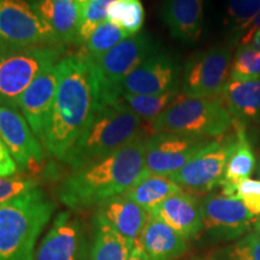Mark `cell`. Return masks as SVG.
Wrapping results in <instances>:
<instances>
[{"instance_id":"4fadbf2b","label":"cell","mask_w":260,"mask_h":260,"mask_svg":"<svg viewBox=\"0 0 260 260\" xmlns=\"http://www.w3.org/2000/svg\"><path fill=\"white\" fill-rule=\"evenodd\" d=\"M204 229L217 240H235L255 224V216L235 195L209 194L200 201Z\"/></svg>"},{"instance_id":"4316f807","label":"cell","mask_w":260,"mask_h":260,"mask_svg":"<svg viewBox=\"0 0 260 260\" xmlns=\"http://www.w3.org/2000/svg\"><path fill=\"white\" fill-rule=\"evenodd\" d=\"M107 21L118 25L129 35L138 34L145 22L141 0H113L107 10Z\"/></svg>"},{"instance_id":"d6986e66","label":"cell","mask_w":260,"mask_h":260,"mask_svg":"<svg viewBox=\"0 0 260 260\" xmlns=\"http://www.w3.org/2000/svg\"><path fill=\"white\" fill-rule=\"evenodd\" d=\"M80 241V223L70 212H61L42 240L35 260H79Z\"/></svg>"},{"instance_id":"4dcf8cb0","label":"cell","mask_w":260,"mask_h":260,"mask_svg":"<svg viewBox=\"0 0 260 260\" xmlns=\"http://www.w3.org/2000/svg\"><path fill=\"white\" fill-rule=\"evenodd\" d=\"M260 79V51L251 45L237 48L232 65L230 80H255Z\"/></svg>"},{"instance_id":"3957f363","label":"cell","mask_w":260,"mask_h":260,"mask_svg":"<svg viewBox=\"0 0 260 260\" xmlns=\"http://www.w3.org/2000/svg\"><path fill=\"white\" fill-rule=\"evenodd\" d=\"M144 124L121 103L104 104L60 160L73 170L92 164L145 136Z\"/></svg>"},{"instance_id":"9a60e30c","label":"cell","mask_w":260,"mask_h":260,"mask_svg":"<svg viewBox=\"0 0 260 260\" xmlns=\"http://www.w3.org/2000/svg\"><path fill=\"white\" fill-rule=\"evenodd\" d=\"M58 86L57 64L42 70L18 102V110L44 145Z\"/></svg>"},{"instance_id":"6da1fadb","label":"cell","mask_w":260,"mask_h":260,"mask_svg":"<svg viewBox=\"0 0 260 260\" xmlns=\"http://www.w3.org/2000/svg\"><path fill=\"white\" fill-rule=\"evenodd\" d=\"M58 86L44 146L61 159L102 107V88L92 59L84 53L57 63Z\"/></svg>"},{"instance_id":"44dd1931","label":"cell","mask_w":260,"mask_h":260,"mask_svg":"<svg viewBox=\"0 0 260 260\" xmlns=\"http://www.w3.org/2000/svg\"><path fill=\"white\" fill-rule=\"evenodd\" d=\"M234 121L260 125V79L229 80L219 95Z\"/></svg>"},{"instance_id":"74e56055","label":"cell","mask_w":260,"mask_h":260,"mask_svg":"<svg viewBox=\"0 0 260 260\" xmlns=\"http://www.w3.org/2000/svg\"><path fill=\"white\" fill-rule=\"evenodd\" d=\"M249 45H251L253 48H255V50L260 51V30L254 35V38L252 39L251 44Z\"/></svg>"},{"instance_id":"484cf974","label":"cell","mask_w":260,"mask_h":260,"mask_svg":"<svg viewBox=\"0 0 260 260\" xmlns=\"http://www.w3.org/2000/svg\"><path fill=\"white\" fill-rule=\"evenodd\" d=\"M178 95V89L171 92L158 94V95H147V94H122L116 102L136 115L146 124L151 125L159 116L161 115Z\"/></svg>"},{"instance_id":"83f0119b","label":"cell","mask_w":260,"mask_h":260,"mask_svg":"<svg viewBox=\"0 0 260 260\" xmlns=\"http://www.w3.org/2000/svg\"><path fill=\"white\" fill-rule=\"evenodd\" d=\"M259 14L260 0H228L225 24L233 42H239Z\"/></svg>"},{"instance_id":"8992f818","label":"cell","mask_w":260,"mask_h":260,"mask_svg":"<svg viewBox=\"0 0 260 260\" xmlns=\"http://www.w3.org/2000/svg\"><path fill=\"white\" fill-rule=\"evenodd\" d=\"M60 46L19 47L0 41V106L18 110L22 94L39 74L61 59Z\"/></svg>"},{"instance_id":"52a82bcc","label":"cell","mask_w":260,"mask_h":260,"mask_svg":"<svg viewBox=\"0 0 260 260\" xmlns=\"http://www.w3.org/2000/svg\"><path fill=\"white\" fill-rule=\"evenodd\" d=\"M232 45L195 53L184 64L181 94L189 98H218L232 74Z\"/></svg>"},{"instance_id":"f1b7e54d","label":"cell","mask_w":260,"mask_h":260,"mask_svg":"<svg viewBox=\"0 0 260 260\" xmlns=\"http://www.w3.org/2000/svg\"><path fill=\"white\" fill-rule=\"evenodd\" d=\"M128 35V32L119 28L118 25L105 21L92 32L88 40L83 45L84 51L82 53L88 56L90 59H98Z\"/></svg>"},{"instance_id":"5bb4252c","label":"cell","mask_w":260,"mask_h":260,"mask_svg":"<svg viewBox=\"0 0 260 260\" xmlns=\"http://www.w3.org/2000/svg\"><path fill=\"white\" fill-rule=\"evenodd\" d=\"M0 138L21 170L35 171L44 162V146L17 110L0 106Z\"/></svg>"},{"instance_id":"8d00e7d4","label":"cell","mask_w":260,"mask_h":260,"mask_svg":"<svg viewBox=\"0 0 260 260\" xmlns=\"http://www.w3.org/2000/svg\"><path fill=\"white\" fill-rule=\"evenodd\" d=\"M126 260H149L146 252L142 248V246L140 245V242H136L133 245L132 251L129 253V256Z\"/></svg>"},{"instance_id":"f35d334b","label":"cell","mask_w":260,"mask_h":260,"mask_svg":"<svg viewBox=\"0 0 260 260\" xmlns=\"http://www.w3.org/2000/svg\"><path fill=\"white\" fill-rule=\"evenodd\" d=\"M254 225H255V230H256V233H259V234H260V217H259L258 219L255 220V224H254Z\"/></svg>"},{"instance_id":"f546056e","label":"cell","mask_w":260,"mask_h":260,"mask_svg":"<svg viewBox=\"0 0 260 260\" xmlns=\"http://www.w3.org/2000/svg\"><path fill=\"white\" fill-rule=\"evenodd\" d=\"M113 0H87L81 8L77 45H84L92 32L107 21V10Z\"/></svg>"},{"instance_id":"7a4b0ae2","label":"cell","mask_w":260,"mask_h":260,"mask_svg":"<svg viewBox=\"0 0 260 260\" xmlns=\"http://www.w3.org/2000/svg\"><path fill=\"white\" fill-rule=\"evenodd\" d=\"M145 152L146 138L141 136L100 160L73 170L58 187V198L69 209L84 210L124 194L141 177Z\"/></svg>"},{"instance_id":"9c48e42d","label":"cell","mask_w":260,"mask_h":260,"mask_svg":"<svg viewBox=\"0 0 260 260\" xmlns=\"http://www.w3.org/2000/svg\"><path fill=\"white\" fill-rule=\"evenodd\" d=\"M234 141V132L232 136L210 141L170 178L182 190L195 197L210 193L222 182Z\"/></svg>"},{"instance_id":"e0dca14e","label":"cell","mask_w":260,"mask_h":260,"mask_svg":"<svg viewBox=\"0 0 260 260\" xmlns=\"http://www.w3.org/2000/svg\"><path fill=\"white\" fill-rule=\"evenodd\" d=\"M160 16L172 38L193 44L203 32L204 0H162Z\"/></svg>"},{"instance_id":"ba28073f","label":"cell","mask_w":260,"mask_h":260,"mask_svg":"<svg viewBox=\"0 0 260 260\" xmlns=\"http://www.w3.org/2000/svg\"><path fill=\"white\" fill-rule=\"evenodd\" d=\"M159 50L147 32L128 35L98 59H92L102 88V104L107 103L113 89L145 59Z\"/></svg>"},{"instance_id":"277c9868","label":"cell","mask_w":260,"mask_h":260,"mask_svg":"<svg viewBox=\"0 0 260 260\" xmlns=\"http://www.w3.org/2000/svg\"><path fill=\"white\" fill-rule=\"evenodd\" d=\"M54 209L39 188L0 205V260H34L38 237Z\"/></svg>"},{"instance_id":"60d3db41","label":"cell","mask_w":260,"mask_h":260,"mask_svg":"<svg viewBox=\"0 0 260 260\" xmlns=\"http://www.w3.org/2000/svg\"><path fill=\"white\" fill-rule=\"evenodd\" d=\"M25 2H28V3H29V4H32V3L38 2V0H25Z\"/></svg>"},{"instance_id":"8fae6325","label":"cell","mask_w":260,"mask_h":260,"mask_svg":"<svg viewBox=\"0 0 260 260\" xmlns=\"http://www.w3.org/2000/svg\"><path fill=\"white\" fill-rule=\"evenodd\" d=\"M181 67L176 58L159 48L113 89L107 103H113L122 94L158 95L178 89Z\"/></svg>"},{"instance_id":"d4e9b609","label":"cell","mask_w":260,"mask_h":260,"mask_svg":"<svg viewBox=\"0 0 260 260\" xmlns=\"http://www.w3.org/2000/svg\"><path fill=\"white\" fill-rule=\"evenodd\" d=\"M90 260H126L132 251V245L121 234L95 216Z\"/></svg>"},{"instance_id":"2e32d148","label":"cell","mask_w":260,"mask_h":260,"mask_svg":"<svg viewBox=\"0 0 260 260\" xmlns=\"http://www.w3.org/2000/svg\"><path fill=\"white\" fill-rule=\"evenodd\" d=\"M186 239H194L204 229L200 201L186 191L172 195L148 212Z\"/></svg>"},{"instance_id":"ffe728a7","label":"cell","mask_w":260,"mask_h":260,"mask_svg":"<svg viewBox=\"0 0 260 260\" xmlns=\"http://www.w3.org/2000/svg\"><path fill=\"white\" fill-rule=\"evenodd\" d=\"M31 5L53 31L59 46L77 44L82 6L76 0H38Z\"/></svg>"},{"instance_id":"b9f144b4","label":"cell","mask_w":260,"mask_h":260,"mask_svg":"<svg viewBox=\"0 0 260 260\" xmlns=\"http://www.w3.org/2000/svg\"><path fill=\"white\" fill-rule=\"evenodd\" d=\"M258 176L260 177V158H259V165H258Z\"/></svg>"},{"instance_id":"ab89813d","label":"cell","mask_w":260,"mask_h":260,"mask_svg":"<svg viewBox=\"0 0 260 260\" xmlns=\"http://www.w3.org/2000/svg\"><path fill=\"white\" fill-rule=\"evenodd\" d=\"M76 2H77V3H79V4H80L81 6H82V5L84 4V3H86V2H87V0H76Z\"/></svg>"},{"instance_id":"d590c367","label":"cell","mask_w":260,"mask_h":260,"mask_svg":"<svg viewBox=\"0 0 260 260\" xmlns=\"http://www.w3.org/2000/svg\"><path fill=\"white\" fill-rule=\"evenodd\" d=\"M260 30V14L256 16V18L252 22L251 25L247 28V30L243 32L242 37L240 38L239 44L240 46H246V45L251 44L252 39L254 38V35Z\"/></svg>"},{"instance_id":"d6a6232c","label":"cell","mask_w":260,"mask_h":260,"mask_svg":"<svg viewBox=\"0 0 260 260\" xmlns=\"http://www.w3.org/2000/svg\"><path fill=\"white\" fill-rule=\"evenodd\" d=\"M230 195H235L254 216L260 214V181L247 178L233 188Z\"/></svg>"},{"instance_id":"7c38bea8","label":"cell","mask_w":260,"mask_h":260,"mask_svg":"<svg viewBox=\"0 0 260 260\" xmlns=\"http://www.w3.org/2000/svg\"><path fill=\"white\" fill-rule=\"evenodd\" d=\"M209 142L170 133H155L146 139L145 167L140 178L149 175L172 176Z\"/></svg>"},{"instance_id":"30bf717a","label":"cell","mask_w":260,"mask_h":260,"mask_svg":"<svg viewBox=\"0 0 260 260\" xmlns=\"http://www.w3.org/2000/svg\"><path fill=\"white\" fill-rule=\"evenodd\" d=\"M0 41L19 47L59 46L51 28L25 0H0Z\"/></svg>"},{"instance_id":"836d02e7","label":"cell","mask_w":260,"mask_h":260,"mask_svg":"<svg viewBox=\"0 0 260 260\" xmlns=\"http://www.w3.org/2000/svg\"><path fill=\"white\" fill-rule=\"evenodd\" d=\"M225 260H260V234L252 233L229 248Z\"/></svg>"},{"instance_id":"ac0fdd59","label":"cell","mask_w":260,"mask_h":260,"mask_svg":"<svg viewBox=\"0 0 260 260\" xmlns=\"http://www.w3.org/2000/svg\"><path fill=\"white\" fill-rule=\"evenodd\" d=\"M95 216L105 220L133 247L139 242L148 212L122 194L98 205Z\"/></svg>"},{"instance_id":"7402d4cb","label":"cell","mask_w":260,"mask_h":260,"mask_svg":"<svg viewBox=\"0 0 260 260\" xmlns=\"http://www.w3.org/2000/svg\"><path fill=\"white\" fill-rule=\"evenodd\" d=\"M149 260H174L187 252V239L148 213L139 240Z\"/></svg>"},{"instance_id":"cb8c5ba5","label":"cell","mask_w":260,"mask_h":260,"mask_svg":"<svg viewBox=\"0 0 260 260\" xmlns=\"http://www.w3.org/2000/svg\"><path fill=\"white\" fill-rule=\"evenodd\" d=\"M180 191L181 188L170 177L149 175L140 178L124 195L149 212L157 205Z\"/></svg>"},{"instance_id":"603a6c76","label":"cell","mask_w":260,"mask_h":260,"mask_svg":"<svg viewBox=\"0 0 260 260\" xmlns=\"http://www.w3.org/2000/svg\"><path fill=\"white\" fill-rule=\"evenodd\" d=\"M233 132L235 134V141L219 184L224 195H230L237 183L251 177L256 162L254 152L247 138V125L234 121Z\"/></svg>"},{"instance_id":"1f68e13d","label":"cell","mask_w":260,"mask_h":260,"mask_svg":"<svg viewBox=\"0 0 260 260\" xmlns=\"http://www.w3.org/2000/svg\"><path fill=\"white\" fill-rule=\"evenodd\" d=\"M39 183L40 182L37 178L29 176L0 177V205L32 189H37Z\"/></svg>"},{"instance_id":"5b68a950","label":"cell","mask_w":260,"mask_h":260,"mask_svg":"<svg viewBox=\"0 0 260 260\" xmlns=\"http://www.w3.org/2000/svg\"><path fill=\"white\" fill-rule=\"evenodd\" d=\"M234 118L219 98H189L180 94L149 125L155 133H170L209 140L224 136L233 129Z\"/></svg>"},{"instance_id":"e575fe53","label":"cell","mask_w":260,"mask_h":260,"mask_svg":"<svg viewBox=\"0 0 260 260\" xmlns=\"http://www.w3.org/2000/svg\"><path fill=\"white\" fill-rule=\"evenodd\" d=\"M17 171V164H16L11 153L9 152L3 139L0 138V177L15 176Z\"/></svg>"}]
</instances>
